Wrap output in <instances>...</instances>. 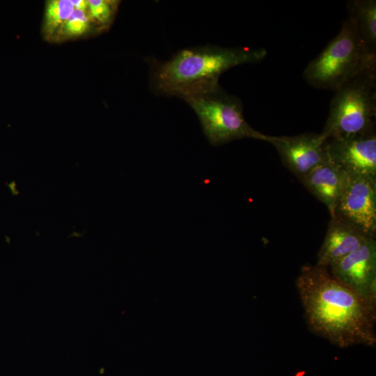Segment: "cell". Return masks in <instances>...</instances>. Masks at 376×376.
Returning <instances> with one entry per match:
<instances>
[{"label": "cell", "mask_w": 376, "mask_h": 376, "mask_svg": "<svg viewBox=\"0 0 376 376\" xmlns=\"http://www.w3.org/2000/svg\"><path fill=\"white\" fill-rule=\"evenodd\" d=\"M309 329L334 345L376 344V310L336 279L328 268L306 265L295 281Z\"/></svg>", "instance_id": "6da1fadb"}, {"label": "cell", "mask_w": 376, "mask_h": 376, "mask_svg": "<svg viewBox=\"0 0 376 376\" xmlns=\"http://www.w3.org/2000/svg\"><path fill=\"white\" fill-rule=\"evenodd\" d=\"M264 48L205 45L181 49L165 62L154 65L150 83L159 95L185 97L213 90L226 70L245 63L260 62Z\"/></svg>", "instance_id": "7a4b0ae2"}, {"label": "cell", "mask_w": 376, "mask_h": 376, "mask_svg": "<svg viewBox=\"0 0 376 376\" xmlns=\"http://www.w3.org/2000/svg\"><path fill=\"white\" fill-rule=\"evenodd\" d=\"M376 69V52L361 38L348 17L339 33L306 66L303 77L311 86L336 91L357 75Z\"/></svg>", "instance_id": "3957f363"}, {"label": "cell", "mask_w": 376, "mask_h": 376, "mask_svg": "<svg viewBox=\"0 0 376 376\" xmlns=\"http://www.w3.org/2000/svg\"><path fill=\"white\" fill-rule=\"evenodd\" d=\"M334 91L329 116L320 134L327 140L374 132L376 69L357 75Z\"/></svg>", "instance_id": "277c9868"}, {"label": "cell", "mask_w": 376, "mask_h": 376, "mask_svg": "<svg viewBox=\"0 0 376 376\" xmlns=\"http://www.w3.org/2000/svg\"><path fill=\"white\" fill-rule=\"evenodd\" d=\"M183 100L196 113L211 145L218 146L243 138L265 141L267 135L253 129L245 120L240 99L220 86Z\"/></svg>", "instance_id": "5b68a950"}, {"label": "cell", "mask_w": 376, "mask_h": 376, "mask_svg": "<svg viewBox=\"0 0 376 376\" xmlns=\"http://www.w3.org/2000/svg\"><path fill=\"white\" fill-rule=\"evenodd\" d=\"M369 237L376 233V179L345 173L335 215Z\"/></svg>", "instance_id": "8992f818"}, {"label": "cell", "mask_w": 376, "mask_h": 376, "mask_svg": "<svg viewBox=\"0 0 376 376\" xmlns=\"http://www.w3.org/2000/svg\"><path fill=\"white\" fill-rule=\"evenodd\" d=\"M330 273L376 310V242L370 237L358 249L331 264Z\"/></svg>", "instance_id": "52a82bcc"}, {"label": "cell", "mask_w": 376, "mask_h": 376, "mask_svg": "<svg viewBox=\"0 0 376 376\" xmlns=\"http://www.w3.org/2000/svg\"><path fill=\"white\" fill-rule=\"evenodd\" d=\"M265 141L276 148L283 165L299 179L322 162L327 155V139L320 133L267 135Z\"/></svg>", "instance_id": "ba28073f"}, {"label": "cell", "mask_w": 376, "mask_h": 376, "mask_svg": "<svg viewBox=\"0 0 376 376\" xmlns=\"http://www.w3.org/2000/svg\"><path fill=\"white\" fill-rule=\"evenodd\" d=\"M328 157L345 173L376 179V134L329 139L325 143Z\"/></svg>", "instance_id": "9c48e42d"}, {"label": "cell", "mask_w": 376, "mask_h": 376, "mask_svg": "<svg viewBox=\"0 0 376 376\" xmlns=\"http://www.w3.org/2000/svg\"><path fill=\"white\" fill-rule=\"evenodd\" d=\"M369 238L341 218L331 217L315 265L329 268L334 262L358 249Z\"/></svg>", "instance_id": "30bf717a"}, {"label": "cell", "mask_w": 376, "mask_h": 376, "mask_svg": "<svg viewBox=\"0 0 376 376\" xmlns=\"http://www.w3.org/2000/svg\"><path fill=\"white\" fill-rule=\"evenodd\" d=\"M344 178L345 172L327 154L322 162L299 180L317 199L325 205L331 217H334Z\"/></svg>", "instance_id": "8fae6325"}, {"label": "cell", "mask_w": 376, "mask_h": 376, "mask_svg": "<svg viewBox=\"0 0 376 376\" xmlns=\"http://www.w3.org/2000/svg\"><path fill=\"white\" fill-rule=\"evenodd\" d=\"M347 8L349 17L355 23L361 38L376 52V1L350 0Z\"/></svg>", "instance_id": "7c38bea8"}, {"label": "cell", "mask_w": 376, "mask_h": 376, "mask_svg": "<svg viewBox=\"0 0 376 376\" xmlns=\"http://www.w3.org/2000/svg\"><path fill=\"white\" fill-rule=\"evenodd\" d=\"M75 10L72 1L51 0L45 5L42 27L43 36L52 40Z\"/></svg>", "instance_id": "4fadbf2b"}, {"label": "cell", "mask_w": 376, "mask_h": 376, "mask_svg": "<svg viewBox=\"0 0 376 376\" xmlns=\"http://www.w3.org/2000/svg\"><path fill=\"white\" fill-rule=\"evenodd\" d=\"M93 24L88 10L75 9L52 40H63L83 36L91 30Z\"/></svg>", "instance_id": "5bb4252c"}, {"label": "cell", "mask_w": 376, "mask_h": 376, "mask_svg": "<svg viewBox=\"0 0 376 376\" xmlns=\"http://www.w3.org/2000/svg\"><path fill=\"white\" fill-rule=\"evenodd\" d=\"M119 1L89 0L88 13L94 24L103 31L108 29L114 19Z\"/></svg>", "instance_id": "9a60e30c"}, {"label": "cell", "mask_w": 376, "mask_h": 376, "mask_svg": "<svg viewBox=\"0 0 376 376\" xmlns=\"http://www.w3.org/2000/svg\"><path fill=\"white\" fill-rule=\"evenodd\" d=\"M75 9L88 10V1L86 0H76L72 1Z\"/></svg>", "instance_id": "2e32d148"}]
</instances>
